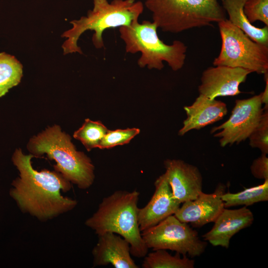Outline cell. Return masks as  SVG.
<instances>
[{
	"label": "cell",
	"instance_id": "30bf717a",
	"mask_svg": "<svg viewBox=\"0 0 268 268\" xmlns=\"http://www.w3.org/2000/svg\"><path fill=\"white\" fill-rule=\"evenodd\" d=\"M250 70L223 66L211 67L201 75L198 87L200 94L211 99L219 96H234L241 93L239 86L244 82Z\"/></svg>",
	"mask_w": 268,
	"mask_h": 268
},
{
	"label": "cell",
	"instance_id": "8992f818",
	"mask_svg": "<svg viewBox=\"0 0 268 268\" xmlns=\"http://www.w3.org/2000/svg\"><path fill=\"white\" fill-rule=\"evenodd\" d=\"M153 22L163 32L179 33L194 28L212 26L225 20L218 0H146Z\"/></svg>",
	"mask_w": 268,
	"mask_h": 268
},
{
	"label": "cell",
	"instance_id": "277c9868",
	"mask_svg": "<svg viewBox=\"0 0 268 268\" xmlns=\"http://www.w3.org/2000/svg\"><path fill=\"white\" fill-rule=\"evenodd\" d=\"M27 149L34 157L46 154L56 162L55 171L80 189L89 188L94 179V166L83 152L77 151L70 136L62 131L60 127H49L31 138Z\"/></svg>",
	"mask_w": 268,
	"mask_h": 268
},
{
	"label": "cell",
	"instance_id": "d6986e66",
	"mask_svg": "<svg viewBox=\"0 0 268 268\" xmlns=\"http://www.w3.org/2000/svg\"><path fill=\"white\" fill-rule=\"evenodd\" d=\"M22 67L14 56L4 52L0 53V97L20 83Z\"/></svg>",
	"mask_w": 268,
	"mask_h": 268
},
{
	"label": "cell",
	"instance_id": "ba28073f",
	"mask_svg": "<svg viewBox=\"0 0 268 268\" xmlns=\"http://www.w3.org/2000/svg\"><path fill=\"white\" fill-rule=\"evenodd\" d=\"M147 246L153 251L170 250L183 256H200L205 251L206 242L201 240L198 232L187 223L170 215L156 225L141 232Z\"/></svg>",
	"mask_w": 268,
	"mask_h": 268
},
{
	"label": "cell",
	"instance_id": "ffe728a7",
	"mask_svg": "<svg viewBox=\"0 0 268 268\" xmlns=\"http://www.w3.org/2000/svg\"><path fill=\"white\" fill-rule=\"evenodd\" d=\"M166 250L158 249L147 254L141 265L143 268H194L195 261L177 253L170 254Z\"/></svg>",
	"mask_w": 268,
	"mask_h": 268
},
{
	"label": "cell",
	"instance_id": "7402d4cb",
	"mask_svg": "<svg viewBox=\"0 0 268 268\" xmlns=\"http://www.w3.org/2000/svg\"><path fill=\"white\" fill-rule=\"evenodd\" d=\"M139 132L140 130L137 128L117 129L114 131L108 130L101 141L98 148L108 149L117 145L127 144Z\"/></svg>",
	"mask_w": 268,
	"mask_h": 268
},
{
	"label": "cell",
	"instance_id": "484cf974",
	"mask_svg": "<svg viewBox=\"0 0 268 268\" xmlns=\"http://www.w3.org/2000/svg\"><path fill=\"white\" fill-rule=\"evenodd\" d=\"M266 81V86L264 91L261 93V102L264 104V110H268V72L264 74Z\"/></svg>",
	"mask_w": 268,
	"mask_h": 268
},
{
	"label": "cell",
	"instance_id": "e0dca14e",
	"mask_svg": "<svg viewBox=\"0 0 268 268\" xmlns=\"http://www.w3.org/2000/svg\"><path fill=\"white\" fill-rule=\"evenodd\" d=\"M247 0H221L222 6L228 15V20L254 41L268 46V26L258 28L250 22L243 7Z\"/></svg>",
	"mask_w": 268,
	"mask_h": 268
},
{
	"label": "cell",
	"instance_id": "5b68a950",
	"mask_svg": "<svg viewBox=\"0 0 268 268\" xmlns=\"http://www.w3.org/2000/svg\"><path fill=\"white\" fill-rule=\"evenodd\" d=\"M157 29L155 23L148 20L119 27L126 53L140 52L137 63L141 68L161 70L165 62L173 70H180L185 64L187 46L179 40L174 41L171 45L164 43L158 36Z\"/></svg>",
	"mask_w": 268,
	"mask_h": 268
},
{
	"label": "cell",
	"instance_id": "2e32d148",
	"mask_svg": "<svg viewBox=\"0 0 268 268\" xmlns=\"http://www.w3.org/2000/svg\"><path fill=\"white\" fill-rule=\"evenodd\" d=\"M187 115L183 126L178 134L184 135L193 130H199L209 125L222 120L227 114L226 104L223 102L211 99L200 94L194 103L185 106Z\"/></svg>",
	"mask_w": 268,
	"mask_h": 268
},
{
	"label": "cell",
	"instance_id": "4fadbf2b",
	"mask_svg": "<svg viewBox=\"0 0 268 268\" xmlns=\"http://www.w3.org/2000/svg\"><path fill=\"white\" fill-rule=\"evenodd\" d=\"M154 186L155 191L151 199L138 209V222L141 232L174 215L180 206L181 203L173 196L164 173L156 180Z\"/></svg>",
	"mask_w": 268,
	"mask_h": 268
},
{
	"label": "cell",
	"instance_id": "8fae6325",
	"mask_svg": "<svg viewBox=\"0 0 268 268\" xmlns=\"http://www.w3.org/2000/svg\"><path fill=\"white\" fill-rule=\"evenodd\" d=\"M164 173L174 198L181 203L202 192V177L197 167L180 159H166Z\"/></svg>",
	"mask_w": 268,
	"mask_h": 268
},
{
	"label": "cell",
	"instance_id": "603a6c76",
	"mask_svg": "<svg viewBox=\"0 0 268 268\" xmlns=\"http://www.w3.org/2000/svg\"><path fill=\"white\" fill-rule=\"evenodd\" d=\"M249 144L259 149L262 153H268V110H265L259 124L249 136Z\"/></svg>",
	"mask_w": 268,
	"mask_h": 268
},
{
	"label": "cell",
	"instance_id": "7a4b0ae2",
	"mask_svg": "<svg viewBox=\"0 0 268 268\" xmlns=\"http://www.w3.org/2000/svg\"><path fill=\"white\" fill-rule=\"evenodd\" d=\"M139 193L117 190L104 198L97 210L85 222L97 235L107 232L118 234L130 244L131 255L141 258L148 248L141 236L138 222Z\"/></svg>",
	"mask_w": 268,
	"mask_h": 268
},
{
	"label": "cell",
	"instance_id": "5bb4252c",
	"mask_svg": "<svg viewBox=\"0 0 268 268\" xmlns=\"http://www.w3.org/2000/svg\"><path fill=\"white\" fill-rule=\"evenodd\" d=\"M92 254L93 267L109 264L115 268H138L131 257L129 242L119 235L107 232L98 235Z\"/></svg>",
	"mask_w": 268,
	"mask_h": 268
},
{
	"label": "cell",
	"instance_id": "7c38bea8",
	"mask_svg": "<svg viewBox=\"0 0 268 268\" xmlns=\"http://www.w3.org/2000/svg\"><path fill=\"white\" fill-rule=\"evenodd\" d=\"M225 186L219 184L211 194L201 192L194 200L183 203L174 214L179 220L190 223L194 227H201L213 222L224 209L221 195Z\"/></svg>",
	"mask_w": 268,
	"mask_h": 268
},
{
	"label": "cell",
	"instance_id": "9a60e30c",
	"mask_svg": "<svg viewBox=\"0 0 268 268\" xmlns=\"http://www.w3.org/2000/svg\"><path fill=\"white\" fill-rule=\"evenodd\" d=\"M254 220V214L247 206L239 209H224L214 221L213 227L202 235L213 246L229 247L231 238L241 230L250 226Z\"/></svg>",
	"mask_w": 268,
	"mask_h": 268
},
{
	"label": "cell",
	"instance_id": "ac0fdd59",
	"mask_svg": "<svg viewBox=\"0 0 268 268\" xmlns=\"http://www.w3.org/2000/svg\"><path fill=\"white\" fill-rule=\"evenodd\" d=\"M224 207L244 205L248 206L268 200V179L260 185L245 189L236 193L227 192L221 195Z\"/></svg>",
	"mask_w": 268,
	"mask_h": 268
},
{
	"label": "cell",
	"instance_id": "cb8c5ba5",
	"mask_svg": "<svg viewBox=\"0 0 268 268\" xmlns=\"http://www.w3.org/2000/svg\"><path fill=\"white\" fill-rule=\"evenodd\" d=\"M243 10L251 23L258 20L268 26V0H247Z\"/></svg>",
	"mask_w": 268,
	"mask_h": 268
},
{
	"label": "cell",
	"instance_id": "3957f363",
	"mask_svg": "<svg viewBox=\"0 0 268 268\" xmlns=\"http://www.w3.org/2000/svg\"><path fill=\"white\" fill-rule=\"evenodd\" d=\"M93 7L86 16L70 22L72 27L65 31L62 37L67 38L62 48L64 54L83 53L77 46L80 36L85 31H94L92 41L94 47H104L103 33L108 29L129 26L138 21L144 9L143 3L135 0H93Z\"/></svg>",
	"mask_w": 268,
	"mask_h": 268
},
{
	"label": "cell",
	"instance_id": "9c48e42d",
	"mask_svg": "<svg viewBox=\"0 0 268 268\" xmlns=\"http://www.w3.org/2000/svg\"><path fill=\"white\" fill-rule=\"evenodd\" d=\"M264 112L261 94L235 101L229 119L211 130L214 137L219 138L221 147L238 144L248 138L260 123Z\"/></svg>",
	"mask_w": 268,
	"mask_h": 268
},
{
	"label": "cell",
	"instance_id": "44dd1931",
	"mask_svg": "<svg viewBox=\"0 0 268 268\" xmlns=\"http://www.w3.org/2000/svg\"><path fill=\"white\" fill-rule=\"evenodd\" d=\"M108 131L101 122L86 119L82 126L74 133L73 136L80 141L89 151L94 148H98Z\"/></svg>",
	"mask_w": 268,
	"mask_h": 268
},
{
	"label": "cell",
	"instance_id": "d4e9b609",
	"mask_svg": "<svg viewBox=\"0 0 268 268\" xmlns=\"http://www.w3.org/2000/svg\"><path fill=\"white\" fill-rule=\"evenodd\" d=\"M267 155L262 153L260 156L253 161L250 166L253 176L264 181L268 179V157Z\"/></svg>",
	"mask_w": 268,
	"mask_h": 268
},
{
	"label": "cell",
	"instance_id": "6da1fadb",
	"mask_svg": "<svg viewBox=\"0 0 268 268\" xmlns=\"http://www.w3.org/2000/svg\"><path fill=\"white\" fill-rule=\"evenodd\" d=\"M33 157L20 149L12 156L19 177L13 182L10 195L21 211L45 221L73 209L77 201L61 194L69 191L71 183L55 170H35L31 164Z\"/></svg>",
	"mask_w": 268,
	"mask_h": 268
},
{
	"label": "cell",
	"instance_id": "52a82bcc",
	"mask_svg": "<svg viewBox=\"0 0 268 268\" xmlns=\"http://www.w3.org/2000/svg\"><path fill=\"white\" fill-rule=\"evenodd\" d=\"M217 23L221 47L214 66L240 67L258 74L268 72V46L254 41L227 18Z\"/></svg>",
	"mask_w": 268,
	"mask_h": 268
}]
</instances>
